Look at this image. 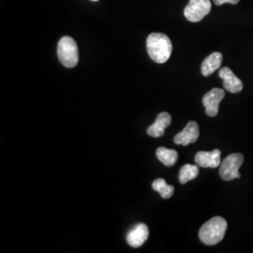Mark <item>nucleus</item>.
Segmentation results:
<instances>
[{"instance_id":"obj_1","label":"nucleus","mask_w":253,"mask_h":253,"mask_svg":"<svg viewBox=\"0 0 253 253\" xmlns=\"http://www.w3.org/2000/svg\"><path fill=\"white\" fill-rule=\"evenodd\" d=\"M147 53L156 63H165L172 54L170 38L163 33H152L146 40Z\"/></svg>"},{"instance_id":"obj_2","label":"nucleus","mask_w":253,"mask_h":253,"mask_svg":"<svg viewBox=\"0 0 253 253\" xmlns=\"http://www.w3.org/2000/svg\"><path fill=\"white\" fill-rule=\"evenodd\" d=\"M227 221L221 217H214L207 221L199 231L200 240L208 246L219 243L227 231Z\"/></svg>"},{"instance_id":"obj_3","label":"nucleus","mask_w":253,"mask_h":253,"mask_svg":"<svg viewBox=\"0 0 253 253\" xmlns=\"http://www.w3.org/2000/svg\"><path fill=\"white\" fill-rule=\"evenodd\" d=\"M57 55L66 68H73L79 61V52L76 42L71 37L60 39L57 46Z\"/></svg>"},{"instance_id":"obj_4","label":"nucleus","mask_w":253,"mask_h":253,"mask_svg":"<svg viewBox=\"0 0 253 253\" xmlns=\"http://www.w3.org/2000/svg\"><path fill=\"white\" fill-rule=\"evenodd\" d=\"M244 163V156L240 153L230 154L220 163L219 175L225 181L234 180L235 178H240L241 174L239 168Z\"/></svg>"},{"instance_id":"obj_5","label":"nucleus","mask_w":253,"mask_h":253,"mask_svg":"<svg viewBox=\"0 0 253 253\" xmlns=\"http://www.w3.org/2000/svg\"><path fill=\"white\" fill-rule=\"evenodd\" d=\"M210 10V0H190L184 9V15L190 22L197 23L205 18Z\"/></svg>"},{"instance_id":"obj_6","label":"nucleus","mask_w":253,"mask_h":253,"mask_svg":"<svg viewBox=\"0 0 253 253\" xmlns=\"http://www.w3.org/2000/svg\"><path fill=\"white\" fill-rule=\"evenodd\" d=\"M225 97V91L220 88H213L203 98V104L206 108V114L210 118H214L218 114L219 103Z\"/></svg>"},{"instance_id":"obj_7","label":"nucleus","mask_w":253,"mask_h":253,"mask_svg":"<svg viewBox=\"0 0 253 253\" xmlns=\"http://www.w3.org/2000/svg\"><path fill=\"white\" fill-rule=\"evenodd\" d=\"M200 136V129L198 124L195 121H190L187 126L183 128V130L174 136V143L176 145H182L187 146L195 143Z\"/></svg>"},{"instance_id":"obj_8","label":"nucleus","mask_w":253,"mask_h":253,"mask_svg":"<svg viewBox=\"0 0 253 253\" xmlns=\"http://www.w3.org/2000/svg\"><path fill=\"white\" fill-rule=\"evenodd\" d=\"M218 76L223 80V86L227 91L235 94L241 92L243 89V83L230 68H221L218 72Z\"/></svg>"},{"instance_id":"obj_9","label":"nucleus","mask_w":253,"mask_h":253,"mask_svg":"<svg viewBox=\"0 0 253 253\" xmlns=\"http://www.w3.org/2000/svg\"><path fill=\"white\" fill-rule=\"evenodd\" d=\"M221 153L218 149L213 151H200L195 155V163L204 168H217L221 163Z\"/></svg>"},{"instance_id":"obj_10","label":"nucleus","mask_w":253,"mask_h":253,"mask_svg":"<svg viewBox=\"0 0 253 253\" xmlns=\"http://www.w3.org/2000/svg\"><path fill=\"white\" fill-rule=\"evenodd\" d=\"M148 235V227L144 223H139L128 232L126 235V242L132 248H139L147 240Z\"/></svg>"},{"instance_id":"obj_11","label":"nucleus","mask_w":253,"mask_h":253,"mask_svg":"<svg viewBox=\"0 0 253 253\" xmlns=\"http://www.w3.org/2000/svg\"><path fill=\"white\" fill-rule=\"evenodd\" d=\"M172 118L168 113H161L156 119L155 123L147 128V134L151 137H161L164 134V130L170 126Z\"/></svg>"},{"instance_id":"obj_12","label":"nucleus","mask_w":253,"mask_h":253,"mask_svg":"<svg viewBox=\"0 0 253 253\" xmlns=\"http://www.w3.org/2000/svg\"><path fill=\"white\" fill-rule=\"evenodd\" d=\"M223 56L219 52H214L204 60L201 66V73L208 77L218 70L222 64Z\"/></svg>"},{"instance_id":"obj_13","label":"nucleus","mask_w":253,"mask_h":253,"mask_svg":"<svg viewBox=\"0 0 253 253\" xmlns=\"http://www.w3.org/2000/svg\"><path fill=\"white\" fill-rule=\"evenodd\" d=\"M156 155L159 161L168 167L174 165L178 159V154L175 150L168 149L166 147H159L157 149Z\"/></svg>"},{"instance_id":"obj_14","label":"nucleus","mask_w":253,"mask_h":253,"mask_svg":"<svg viewBox=\"0 0 253 253\" xmlns=\"http://www.w3.org/2000/svg\"><path fill=\"white\" fill-rule=\"evenodd\" d=\"M198 174H199L198 166L191 165V164H185L184 166H182L179 171L178 178L181 184H186L187 182L196 178Z\"/></svg>"},{"instance_id":"obj_15","label":"nucleus","mask_w":253,"mask_h":253,"mask_svg":"<svg viewBox=\"0 0 253 253\" xmlns=\"http://www.w3.org/2000/svg\"><path fill=\"white\" fill-rule=\"evenodd\" d=\"M152 188L154 190L160 193V195L163 197V199L171 198L174 192V188L171 185H168L163 178H158L154 181L152 183Z\"/></svg>"},{"instance_id":"obj_16","label":"nucleus","mask_w":253,"mask_h":253,"mask_svg":"<svg viewBox=\"0 0 253 253\" xmlns=\"http://www.w3.org/2000/svg\"><path fill=\"white\" fill-rule=\"evenodd\" d=\"M239 1H240V0H214L215 4L217 5V6H220V5L225 4V3H230V4L235 5V4H238Z\"/></svg>"},{"instance_id":"obj_17","label":"nucleus","mask_w":253,"mask_h":253,"mask_svg":"<svg viewBox=\"0 0 253 253\" xmlns=\"http://www.w3.org/2000/svg\"><path fill=\"white\" fill-rule=\"evenodd\" d=\"M92 1H99V0H92Z\"/></svg>"}]
</instances>
